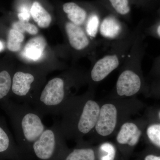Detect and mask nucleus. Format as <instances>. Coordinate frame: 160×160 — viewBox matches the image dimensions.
<instances>
[{
  "instance_id": "24",
  "label": "nucleus",
  "mask_w": 160,
  "mask_h": 160,
  "mask_svg": "<svg viewBox=\"0 0 160 160\" xmlns=\"http://www.w3.org/2000/svg\"><path fill=\"white\" fill-rule=\"evenodd\" d=\"M18 17L20 21L28 22L30 19V14L29 10L26 7H22L19 13L18 14Z\"/></svg>"
},
{
  "instance_id": "14",
  "label": "nucleus",
  "mask_w": 160,
  "mask_h": 160,
  "mask_svg": "<svg viewBox=\"0 0 160 160\" xmlns=\"http://www.w3.org/2000/svg\"><path fill=\"white\" fill-rule=\"evenodd\" d=\"M30 13L35 22L42 28H48L51 22V15L37 2L32 4Z\"/></svg>"
},
{
  "instance_id": "11",
  "label": "nucleus",
  "mask_w": 160,
  "mask_h": 160,
  "mask_svg": "<svg viewBox=\"0 0 160 160\" xmlns=\"http://www.w3.org/2000/svg\"><path fill=\"white\" fill-rule=\"evenodd\" d=\"M129 32L126 24L113 15L107 16L102 20L99 30L101 36L107 42L122 39Z\"/></svg>"
},
{
  "instance_id": "4",
  "label": "nucleus",
  "mask_w": 160,
  "mask_h": 160,
  "mask_svg": "<svg viewBox=\"0 0 160 160\" xmlns=\"http://www.w3.org/2000/svg\"><path fill=\"white\" fill-rule=\"evenodd\" d=\"M142 38L138 35L129 53L120 67L115 86L106 97L119 99L136 97L144 89L141 69Z\"/></svg>"
},
{
  "instance_id": "28",
  "label": "nucleus",
  "mask_w": 160,
  "mask_h": 160,
  "mask_svg": "<svg viewBox=\"0 0 160 160\" xmlns=\"http://www.w3.org/2000/svg\"><path fill=\"white\" fill-rule=\"evenodd\" d=\"M158 116L159 119L160 120V110L158 112Z\"/></svg>"
},
{
  "instance_id": "26",
  "label": "nucleus",
  "mask_w": 160,
  "mask_h": 160,
  "mask_svg": "<svg viewBox=\"0 0 160 160\" xmlns=\"http://www.w3.org/2000/svg\"><path fill=\"white\" fill-rule=\"evenodd\" d=\"M156 32L160 38V25L158 26L156 29Z\"/></svg>"
},
{
  "instance_id": "15",
  "label": "nucleus",
  "mask_w": 160,
  "mask_h": 160,
  "mask_svg": "<svg viewBox=\"0 0 160 160\" xmlns=\"http://www.w3.org/2000/svg\"><path fill=\"white\" fill-rule=\"evenodd\" d=\"M96 152L89 147L76 148L67 153L64 160H96Z\"/></svg>"
},
{
  "instance_id": "16",
  "label": "nucleus",
  "mask_w": 160,
  "mask_h": 160,
  "mask_svg": "<svg viewBox=\"0 0 160 160\" xmlns=\"http://www.w3.org/2000/svg\"><path fill=\"white\" fill-rule=\"evenodd\" d=\"M99 15L93 12L87 17L85 24V31L92 39L94 40L97 36L101 22Z\"/></svg>"
},
{
  "instance_id": "21",
  "label": "nucleus",
  "mask_w": 160,
  "mask_h": 160,
  "mask_svg": "<svg viewBox=\"0 0 160 160\" xmlns=\"http://www.w3.org/2000/svg\"><path fill=\"white\" fill-rule=\"evenodd\" d=\"M12 29H15L23 33L27 32L31 35H36L38 33V28L33 24L29 23L28 22H22L18 21L15 22L12 25Z\"/></svg>"
},
{
  "instance_id": "19",
  "label": "nucleus",
  "mask_w": 160,
  "mask_h": 160,
  "mask_svg": "<svg viewBox=\"0 0 160 160\" xmlns=\"http://www.w3.org/2000/svg\"><path fill=\"white\" fill-rule=\"evenodd\" d=\"M12 79L6 70L0 72V101L5 98L11 89Z\"/></svg>"
},
{
  "instance_id": "20",
  "label": "nucleus",
  "mask_w": 160,
  "mask_h": 160,
  "mask_svg": "<svg viewBox=\"0 0 160 160\" xmlns=\"http://www.w3.org/2000/svg\"><path fill=\"white\" fill-rule=\"evenodd\" d=\"M111 7L118 14L125 16L129 13L130 6L128 0H108Z\"/></svg>"
},
{
  "instance_id": "6",
  "label": "nucleus",
  "mask_w": 160,
  "mask_h": 160,
  "mask_svg": "<svg viewBox=\"0 0 160 160\" xmlns=\"http://www.w3.org/2000/svg\"><path fill=\"white\" fill-rule=\"evenodd\" d=\"M8 107L18 139L24 147L32 149V144L46 129L43 116L28 103H12Z\"/></svg>"
},
{
  "instance_id": "25",
  "label": "nucleus",
  "mask_w": 160,
  "mask_h": 160,
  "mask_svg": "<svg viewBox=\"0 0 160 160\" xmlns=\"http://www.w3.org/2000/svg\"><path fill=\"white\" fill-rule=\"evenodd\" d=\"M144 160H160V156L153 154L147 155L145 157Z\"/></svg>"
},
{
  "instance_id": "5",
  "label": "nucleus",
  "mask_w": 160,
  "mask_h": 160,
  "mask_svg": "<svg viewBox=\"0 0 160 160\" xmlns=\"http://www.w3.org/2000/svg\"><path fill=\"white\" fill-rule=\"evenodd\" d=\"M139 33V29L136 28L122 39L114 42L106 41L107 51L95 62L87 76L89 87L95 88L120 67Z\"/></svg>"
},
{
  "instance_id": "10",
  "label": "nucleus",
  "mask_w": 160,
  "mask_h": 160,
  "mask_svg": "<svg viewBox=\"0 0 160 160\" xmlns=\"http://www.w3.org/2000/svg\"><path fill=\"white\" fill-rule=\"evenodd\" d=\"M65 30L70 46L75 51L81 52L88 50L89 48L102 46L104 40L93 42L88 36L86 31L81 26L68 22L65 24Z\"/></svg>"
},
{
  "instance_id": "17",
  "label": "nucleus",
  "mask_w": 160,
  "mask_h": 160,
  "mask_svg": "<svg viewBox=\"0 0 160 160\" xmlns=\"http://www.w3.org/2000/svg\"><path fill=\"white\" fill-rule=\"evenodd\" d=\"M24 40L23 33L13 29H10L8 35L7 47L10 51L16 52L20 50Z\"/></svg>"
},
{
  "instance_id": "2",
  "label": "nucleus",
  "mask_w": 160,
  "mask_h": 160,
  "mask_svg": "<svg viewBox=\"0 0 160 160\" xmlns=\"http://www.w3.org/2000/svg\"><path fill=\"white\" fill-rule=\"evenodd\" d=\"M99 114L94 129L88 136L92 140L103 142L116 134L123 123L137 114L142 107L135 97L100 100Z\"/></svg>"
},
{
  "instance_id": "18",
  "label": "nucleus",
  "mask_w": 160,
  "mask_h": 160,
  "mask_svg": "<svg viewBox=\"0 0 160 160\" xmlns=\"http://www.w3.org/2000/svg\"><path fill=\"white\" fill-rule=\"evenodd\" d=\"M144 133L152 144L160 148V123L150 124L146 127Z\"/></svg>"
},
{
  "instance_id": "23",
  "label": "nucleus",
  "mask_w": 160,
  "mask_h": 160,
  "mask_svg": "<svg viewBox=\"0 0 160 160\" xmlns=\"http://www.w3.org/2000/svg\"><path fill=\"white\" fill-rule=\"evenodd\" d=\"M99 150L104 152L106 154L101 156L100 160H114L115 155L114 146L110 143H104L101 145Z\"/></svg>"
},
{
  "instance_id": "13",
  "label": "nucleus",
  "mask_w": 160,
  "mask_h": 160,
  "mask_svg": "<svg viewBox=\"0 0 160 160\" xmlns=\"http://www.w3.org/2000/svg\"><path fill=\"white\" fill-rule=\"evenodd\" d=\"M63 9L70 22L75 25L81 26L86 22L88 17L87 12L75 3H65L63 5Z\"/></svg>"
},
{
  "instance_id": "1",
  "label": "nucleus",
  "mask_w": 160,
  "mask_h": 160,
  "mask_svg": "<svg viewBox=\"0 0 160 160\" xmlns=\"http://www.w3.org/2000/svg\"><path fill=\"white\" fill-rule=\"evenodd\" d=\"M100 109V101L95 97V88L89 87L84 94L70 98L60 113L62 118L59 122L66 139L82 142L83 138L94 129Z\"/></svg>"
},
{
  "instance_id": "7",
  "label": "nucleus",
  "mask_w": 160,
  "mask_h": 160,
  "mask_svg": "<svg viewBox=\"0 0 160 160\" xmlns=\"http://www.w3.org/2000/svg\"><path fill=\"white\" fill-rule=\"evenodd\" d=\"M65 139L59 122H55L52 126L46 128L32 144V149L40 160H51L59 149L64 148Z\"/></svg>"
},
{
  "instance_id": "3",
  "label": "nucleus",
  "mask_w": 160,
  "mask_h": 160,
  "mask_svg": "<svg viewBox=\"0 0 160 160\" xmlns=\"http://www.w3.org/2000/svg\"><path fill=\"white\" fill-rule=\"evenodd\" d=\"M65 78L56 77L49 80L34 100L32 105L43 116L60 115L67 102L75 95L72 92V87L79 86L87 77L72 73L68 79Z\"/></svg>"
},
{
  "instance_id": "9",
  "label": "nucleus",
  "mask_w": 160,
  "mask_h": 160,
  "mask_svg": "<svg viewBox=\"0 0 160 160\" xmlns=\"http://www.w3.org/2000/svg\"><path fill=\"white\" fill-rule=\"evenodd\" d=\"M144 121L130 119L125 122L115 136L116 142L120 147L133 148L143 135L146 128Z\"/></svg>"
},
{
  "instance_id": "12",
  "label": "nucleus",
  "mask_w": 160,
  "mask_h": 160,
  "mask_svg": "<svg viewBox=\"0 0 160 160\" xmlns=\"http://www.w3.org/2000/svg\"><path fill=\"white\" fill-rule=\"evenodd\" d=\"M46 42L42 37H37L29 40L24 48L22 54L25 58L37 61L42 56Z\"/></svg>"
},
{
  "instance_id": "22",
  "label": "nucleus",
  "mask_w": 160,
  "mask_h": 160,
  "mask_svg": "<svg viewBox=\"0 0 160 160\" xmlns=\"http://www.w3.org/2000/svg\"><path fill=\"white\" fill-rule=\"evenodd\" d=\"M11 147V139L7 131L0 126V153L9 151Z\"/></svg>"
},
{
  "instance_id": "27",
  "label": "nucleus",
  "mask_w": 160,
  "mask_h": 160,
  "mask_svg": "<svg viewBox=\"0 0 160 160\" xmlns=\"http://www.w3.org/2000/svg\"><path fill=\"white\" fill-rule=\"evenodd\" d=\"M4 48V45H3L2 42L0 41V52L2 51Z\"/></svg>"
},
{
  "instance_id": "8",
  "label": "nucleus",
  "mask_w": 160,
  "mask_h": 160,
  "mask_svg": "<svg viewBox=\"0 0 160 160\" xmlns=\"http://www.w3.org/2000/svg\"><path fill=\"white\" fill-rule=\"evenodd\" d=\"M36 78L35 74L30 72L19 71L15 73L11 90L20 102L32 105L39 93L35 87Z\"/></svg>"
}]
</instances>
